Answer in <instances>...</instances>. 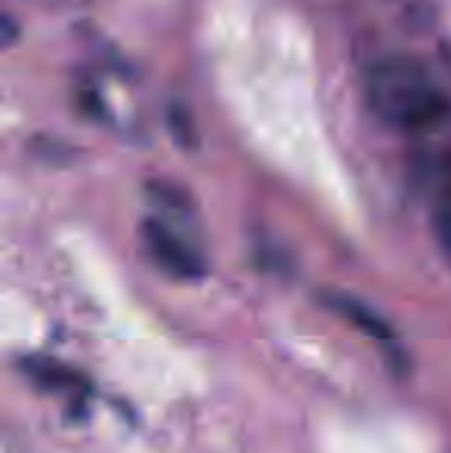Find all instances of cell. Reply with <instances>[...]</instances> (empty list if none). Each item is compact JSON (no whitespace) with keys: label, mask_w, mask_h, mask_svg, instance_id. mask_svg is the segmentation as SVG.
<instances>
[{"label":"cell","mask_w":451,"mask_h":453,"mask_svg":"<svg viewBox=\"0 0 451 453\" xmlns=\"http://www.w3.org/2000/svg\"><path fill=\"white\" fill-rule=\"evenodd\" d=\"M143 241H145L149 257L155 259L167 274H174V278L192 280V278H201V274H205V263H201L198 253H195L180 234H174L167 226H161V222H155V219L145 222Z\"/></svg>","instance_id":"obj_2"},{"label":"cell","mask_w":451,"mask_h":453,"mask_svg":"<svg viewBox=\"0 0 451 453\" xmlns=\"http://www.w3.org/2000/svg\"><path fill=\"white\" fill-rule=\"evenodd\" d=\"M368 108L386 127L402 133H424L451 114V99L430 72L408 56H386L365 72Z\"/></svg>","instance_id":"obj_1"},{"label":"cell","mask_w":451,"mask_h":453,"mask_svg":"<svg viewBox=\"0 0 451 453\" xmlns=\"http://www.w3.org/2000/svg\"><path fill=\"white\" fill-rule=\"evenodd\" d=\"M433 226H436V234H439V244L446 247V253L451 257V197H446V201L439 203Z\"/></svg>","instance_id":"obj_6"},{"label":"cell","mask_w":451,"mask_h":453,"mask_svg":"<svg viewBox=\"0 0 451 453\" xmlns=\"http://www.w3.org/2000/svg\"><path fill=\"white\" fill-rule=\"evenodd\" d=\"M170 133H174L176 139H180V145H192L195 142V133H192V124H189L186 111H183L180 105L170 108Z\"/></svg>","instance_id":"obj_5"},{"label":"cell","mask_w":451,"mask_h":453,"mask_svg":"<svg viewBox=\"0 0 451 453\" xmlns=\"http://www.w3.org/2000/svg\"><path fill=\"white\" fill-rule=\"evenodd\" d=\"M28 370H31V380H37V382H41V386H47V388H62V386L78 388V386H81L78 373H72V370L56 367V364H50V361L28 364Z\"/></svg>","instance_id":"obj_4"},{"label":"cell","mask_w":451,"mask_h":453,"mask_svg":"<svg viewBox=\"0 0 451 453\" xmlns=\"http://www.w3.org/2000/svg\"><path fill=\"white\" fill-rule=\"evenodd\" d=\"M442 173H446V182H448V197H451V151L446 155V161H442Z\"/></svg>","instance_id":"obj_7"},{"label":"cell","mask_w":451,"mask_h":453,"mask_svg":"<svg viewBox=\"0 0 451 453\" xmlns=\"http://www.w3.org/2000/svg\"><path fill=\"white\" fill-rule=\"evenodd\" d=\"M325 305L338 311L340 318H346L349 324H355L359 330L371 334L374 340H390V327H386V321L368 303H359V299L346 296V293H328Z\"/></svg>","instance_id":"obj_3"}]
</instances>
